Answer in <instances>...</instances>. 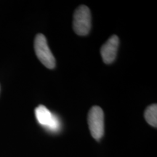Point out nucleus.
<instances>
[{
	"label": "nucleus",
	"mask_w": 157,
	"mask_h": 157,
	"mask_svg": "<svg viewBox=\"0 0 157 157\" xmlns=\"http://www.w3.org/2000/svg\"><path fill=\"white\" fill-rule=\"evenodd\" d=\"M119 39L117 35H113L101 47V54L102 59L105 64L112 63L117 56Z\"/></svg>",
	"instance_id": "39448f33"
},
{
	"label": "nucleus",
	"mask_w": 157,
	"mask_h": 157,
	"mask_svg": "<svg viewBox=\"0 0 157 157\" xmlns=\"http://www.w3.org/2000/svg\"><path fill=\"white\" fill-rule=\"evenodd\" d=\"M34 50L36 57L46 68L52 69L56 66V59L48 47L46 37L38 34L34 39Z\"/></svg>",
	"instance_id": "f257e3e1"
},
{
	"label": "nucleus",
	"mask_w": 157,
	"mask_h": 157,
	"mask_svg": "<svg viewBox=\"0 0 157 157\" xmlns=\"http://www.w3.org/2000/svg\"><path fill=\"white\" fill-rule=\"evenodd\" d=\"M144 117L147 123L151 126L157 127V105L152 104L149 105L145 111Z\"/></svg>",
	"instance_id": "423d86ee"
},
{
	"label": "nucleus",
	"mask_w": 157,
	"mask_h": 157,
	"mask_svg": "<svg viewBox=\"0 0 157 157\" xmlns=\"http://www.w3.org/2000/svg\"><path fill=\"white\" fill-rule=\"evenodd\" d=\"M88 125L92 136L100 140L104 134V113L101 107L93 106L88 113Z\"/></svg>",
	"instance_id": "7ed1b4c3"
},
{
	"label": "nucleus",
	"mask_w": 157,
	"mask_h": 157,
	"mask_svg": "<svg viewBox=\"0 0 157 157\" xmlns=\"http://www.w3.org/2000/svg\"><path fill=\"white\" fill-rule=\"evenodd\" d=\"M35 115L39 124L51 132H58L60 129V121L44 105H40L35 109Z\"/></svg>",
	"instance_id": "20e7f679"
},
{
	"label": "nucleus",
	"mask_w": 157,
	"mask_h": 157,
	"mask_svg": "<svg viewBox=\"0 0 157 157\" xmlns=\"http://www.w3.org/2000/svg\"><path fill=\"white\" fill-rule=\"evenodd\" d=\"M73 29L76 34L86 36L91 29V13L89 7L81 5L76 10L74 15Z\"/></svg>",
	"instance_id": "f03ea898"
}]
</instances>
